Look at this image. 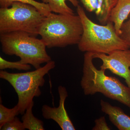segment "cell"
Instances as JSON below:
<instances>
[{
    "label": "cell",
    "instance_id": "obj_19",
    "mask_svg": "<svg viewBox=\"0 0 130 130\" xmlns=\"http://www.w3.org/2000/svg\"><path fill=\"white\" fill-rule=\"evenodd\" d=\"M95 125L92 128L93 130H110L111 128L108 125L105 116H102L95 121Z\"/></svg>",
    "mask_w": 130,
    "mask_h": 130
},
{
    "label": "cell",
    "instance_id": "obj_16",
    "mask_svg": "<svg viewBox=\"0 0 130 130\" xmlns=\"http://www.w3.org/2000/svg\"><path fill=\"white\" fill-rule=\"evenodd\" d=\"M6 69H16L19 70L28 71L31 69V65L21 63L19 61L15 62L8 61L0 56V70Z\"/></svg>",
    "mask_w": 130,
    "mask_h": 130
},
{
    "label": "cell",
    "instance_id": "obj_3",
    "mask_svg": "<svg viewBox=\"0 0 130 130\" xmlns=\"http://www.w3.org/2000/svg\"><path fill=\"white\" fill-rule=\"evenodd\" d=\"M78 14L51 13L40 26L38 35L47 47H65L79 43L83 32Z\"/></svg>",
    "mask_w": 130,
    "mask_h": 130
},
{
    "label": "cell",
    "instance_id": "obj_4",
    "mask_svg": "<svg viewBox=\"0 0 130 130\" xmlns=\"http://www.w3.org/2000/svg\"><path fill=\"white\" fill-rule=\"evenodd\" d=\"M0 42L4 54L16 55L21 63L31 65L36 69L51 60L42 40L25 31L0 34Z\"/></svg>",
    "mask_w": 130,
    "mask_h": 130
},
{
    "label": "cell",
    "instance_id": "obj_8",
    "mask_svg": "<svg viewBox=\"0 0 130 130\" xmlns=\"http://www.w3.org/2000/svg\"><path fill=\"white\" fill-rule=\"evenodd\" d=\"M58 91L59 96V106L52 107L48 105H43L42 108V116L46 119L55 121L62 130H75L65 108V101L68 96L66 89L64 86H59Z\"/></svg>",
    "mask_w": 130,
    "mask_h": 130
},
{
    "label": "cell",
    "instance_id": "obj_5",
    "mask_svg": "<svg viewBox=\"0 0 130 130\" xmlns=\"http://www.w3.org/2000/svg\"><path fill=\"white\" fill-rule=\"evenodd\" d=\"M55 67V62L51 60L42 67L32 71L11 73L1 70L0 78L8 82L18 95L20 114L23 115L33 101L34 97L41 95L40 87L44 85V77Z\"/></svg>",
    "mask_w": 130,
    "mask_h": 130
},
{
    "label": "cell",
    "instance_id": "obj_13",
    "mask_svg": "<svg viewBox=\"0 0 130 130\" xmlns=\"http://www.w3.org/2000/svg\"><path fill=\"white\" fill-rule=\"evenodd\" d=\"M42 2L48 5L51 12L58 14H74V11L67 6V1L70 2L75 7L78 6L77 0H42Z\"/></svg>",
    "mask_w": 130,
    "mask_h": 130
},
{
    "label": "cell",
    "instance_id": "obj_6",
    "mask_svg": "<svg viewBox=\"0 0 130 130\" xmlns=\"http://www.w3.org/2000/svg\"><path fill=\"white\" fill-rule=\"evenodd\" d=\"M46 16L35 7L19 2L0 8V34L23 31L37 37Z\"/></svg>",
    "mask_w": 130,
    "mask_h": 130
},
{
    "label": "cell",
    "instance_id": "obj_10",
    "mask_svg": "<svg viewBox=\"0 0 130 130\" xmlns=\"http://www.w3.org/2000/svg\"><path fill=\"white\" fill-rule=\"evenodd\" d=\"M103 112L107 115L110 121L119 130H130V117L120 108L113 106L109 103L101 100Z\"/></svg>",
    "mask_w": 130,
    "mask_h": 130
},
{
    "label": "cell",
    "instance_id": "obj_9",
    "mask_svg": "<svg viewBox=\"0 0 130 130\" xmlns=\"http://www.w3.org/2000/svg\"><path fill=\"white\" fill-rule=\"evenodd\" d=\"M86 11L95 14L98 20L103 25L109 21L112 9L118 0H80Z\"/></svg>",
    "mask_w": 130,
    "mask_h": 130
},
{
    "label": "cell",
    "instance_id": "obj_11",
    "mask_svg": "<svg viewBox=\"0 0 130 130\" xmlns=\"http://www.w3.org/2000/svg\"><path fill=\"white\" fill-rule=\"evenodd\" d=\"M130 14V0H118L112 9L109 21L112 22L116 32L119 36L121 26Z\"/></svg>",
    "mask_w": 130,
    "mask_h": 130
},
{
    "label": "cell",
    "instance_id": "obj_2",
    "mask_svg": "<svg viewBox=\"0 0 130 130\" xmlns=\"http://www.w3.org/2000/svg\"><path fill=\"white\" fill-rule=\"evenodd\" d=\"M95 53L86 52L84 55L83 74L80 85L85 95L100 93L116 100L130 109V88L115 77L105 74L106 70H99L93 63Z\"/></svg>",
    "mask_w": 130,
    "mask_h": 130
},
{
    "label": "cell",
    "instance_id": "obj_18",
    "mask_svg": "<svg viewBox=\"0 0 130 130\" xmlns=\"http://www.w3.org/2000/svg\"><path fill=\"white\" fill-rule=\"evenodd\" d=\"M119 36L126 43L130 48V14L121 26Z\"/></svg>",
    "mask_w": 130,
    "mask_h": 130
},
{
    "label": "cell",
    "instance_id": "obj_7",
    "mask_svg": "<svg viewBox=\"0 0 130 130\" xmlns=\"http://www.w3.org/2000/svg\"><path fill=\"white\" fill-rule=\"evenodd\" d=\"M93 58L102 61L101 69L109 70L114 74L124 79L130 88V50H118L109 54L94 53Z\"/></svg>",
    "mask_w": 130,
    "mask_h": 130
},
{
    "label": "cell",
    "instance_id": "obj_15",
    "mask_svg": "<svg viewBox=\"0 0 130 130\" xmlns=\"http://www.w3.org/2000/svg\"><path fill=\"white\" fill-rule=\"evenodd\" d=\"M18 106L16 105L12 108H7L0 104V128L5 124L19 115Z\"/></svg>",
    "mask_w": 130,
    "mask_h": 130
},
{
    "label": "cell",
    "instance_id": "obj_17",
    "mask_svg": "<svg viewBox=\"0 0 130 130\" xmlns=\"http://www.w3.org/2000/svg\"><path fill=\"white\" fill-rule=\"evenodd\" d=\"M25 129L23 124L17 116L13 119L6 123L1 128V130H24Z\"/></svg>",
    "mask_w": 130,
    "mask_h": 130
},
{
    "label": "cell",
    "instance_id": "obj_1",
    "mask_svg": "<svg viewBox=\"0 0 130 130\" xmlns=\"http://www.w3.org/2000/svg\"><path fill=\"white\" fill-rule=\"evenodd\" d=\"M76 7L83 30L78 44L79 51L109 54L116 50L129 49L128 44L116 33L112 22L98 24L89 18L82 7L78 5Z\"/></svg>",
    "mask_w": 130,
    "mask_h": 130
},
{
    "label": "cell",
    "instance_id": "obj_14",
    "mask_svg": "<svg viewBox=\"0 0 130 130\" xmlns=\"http://www.w3.org/2000/svg\"><path fill=\"white\" fill-rule=\"evenodd\" d=\"M19 2L29 4L36 7L45 16H47L51 12L48 5L43 2H40L35 0H0L1 8H7L10 7L12 3Z\"/></svg>",
    "mask_w": 130,
    "mask_h": 130
},
{
    "label": "cell",
    "instance_id": "obj_12",
    "mask_svg": "<svg viewBox=\"0 0 130 130\" xmlns=\"http://www.w3.org/2000/svg\"><path fill=\"white\" fill-rule=\"evenodd\" d=\"M34 101L30 104L23 115L21 120L25 129L29 130H44L43 122L35 117L32 113V108L34 106Z\"/></svg>",
    "mask_w": 130,
    "mask_h": 130
}]
</instances>
